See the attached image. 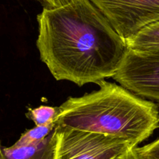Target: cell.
Instances as JSON below:
<instances>
[{"label":"cell","instance_id":"10","mask_svg":"<svg viewBox=\"0 0 159 159\" xmlns=\"http://www.w3.org/2000/svg\"><path fill=\"white\" fill-rule=\"evenodd\" d=\"M136 150L144 159H159V138Z\"/></svg>","mask_w":159,"mask_h":159},{"label":"cell","instance_id":"11","mask_svg":"<svg viewBox=\"0 0 159 159\" xmlns=\"http://www.w3.org/2000/svg\"><path fill=\"white\" fill-rule=\"evenodd\" d=\"M38 1L43 6L44 9L52 10L67 5L74 0H38Z\"/></svg>","mask_w":159,"mask_h":159},{"label":"cell","instance_id":"1","mask_svg":"<svg viewBox=\"0 0 159 159\" xmlns=\"http://www.w3.org/2000/svg\"><path fill=\"white\" fill-rule=\"evenodd\" d=\"M37 48L56 80L81 87L112 77L127 47L89 0H74L37 16Z\"/></svg>","mask_w":159,"mask_h":159},{"label":"cell","instance_id":"12","mask_svg":"<svg viewBox=\"0 0 159 159\" xmlns=\"http://www.w3.org/2000/svg\"><path fill=\"white\" fill-rule=\"evenodd\" d=\"M114 159H144L143 157L138 154V152L136 150V148H131L129 151L125 152L124 154L118 156Z\"/></svg>","mask_w":159,"mask_h":159},{"label":"cell","instance_id":"3","mask_svg":"<svg viewBox=\"0 0 159 159\" xmlns=\"http://www.w3.org/2000/svg\"><path fill=\"white\" fill-rule=\"evenodd\" d=\"M55 159H114L134 148L123 139L56 126Z\"/></svg>","mask_w":159,"mask_h":159},{"label":"cell","instance_id":"9","mask_svg":"<svg viewBox=\"0 0 159 159\" xmlns=\"http://www.w3.org/2000/svg\"><path fill=\"white\" fill-rule=\"evenodd\" d=\"M59 108L42 105L29 110V118L34 122L36 126H47L56 123Z\"/></svg>","mask_w":159,"mask_h":159},{"label":"cell","instance_id":"13","mask_svg":"<svg viewBox=\"0 0 159 159\" xmlns=\"http://www.w3.org/2000/svg\"><path fill=\"white\" fill-rule=\"evenodd\" d=\"M2 158V147H1V143H0V159Z\"/></svg>","mask_w":159,"mask_h":159},{"label":"cell","instance_id":"7","mask_svg":"<svg viewBox=\"0 0 159 159\" xmlns=\"http://www.w3.org/2000/svg\"><path fill=\"white\" fill-rule=\"evenodd\" d=\"M125 42L127 48L136 52L159 50V20L147 25Z\"/></svg>","mask_w":159,"mask_h":159},{"label":"cell","instance_id":"5","mask_svg":"<svg viewBox=\"0 0 159 159\" xmlns=\"http://www.w3.org/2000/svg\"><path fill=\"white\" fill-rule=\"evenodd\" d=\"M122 38L159 20V0H89Z\"/></svg>","mask_w":159,"mask_h":159},{"label":"cell","instance_id":"4","mask_svg":"<svg viewBox=\"0 0 159 159\" xmlns=\"http://www.w3.org/2000/svg\"><path fill=\"white\" fill-rule=\"evenodd\" d=\"M113 79L133 94L159 106V50L127 48Z\"/></svg>","mask_w":159,"mask_h":159},{"label":"cell","instance_id":"6","mask_svg":"<svg viewBox=\"0 0 159 159\" xmlns=\"http://www.w3.org/2000/svg\"><path fill=\"white\" fill-rule=\"evenodd\" d=\"M56 127L45 139L28 145H17L2 148L1 159H55Z\"/></svg>","mask_w":159,"mask_h":159},{"label":"cell","instance_id":"2","mask_svg":"<svg viewBox=\"0 0 159 159\" xmlns=\"http://www.w3.org/2000/svg\"><path fill=\"white\" fill-rule=\"evenodd\" d=\"M96 84L99 90L59 107L56 126L123 139L134 148L159 128L155 103L104 80Z\"/></svg>","mask_w":159,"mask_h":159},{"label":"cell","instance_id":"8","mask_svg":"<svg viewBox=\"0 0 159 159\" xmlns=\"http://www.w3.org/2000/svg\"><path fill=\"white\" fill-rule=\"evenodd\" d=\"M56 127V123L47 126H36L24 133L15 143L17 145H28L42 141L46 138Z\"/></svg>","mask_w":159,"mask_h":159}]
</instances>
